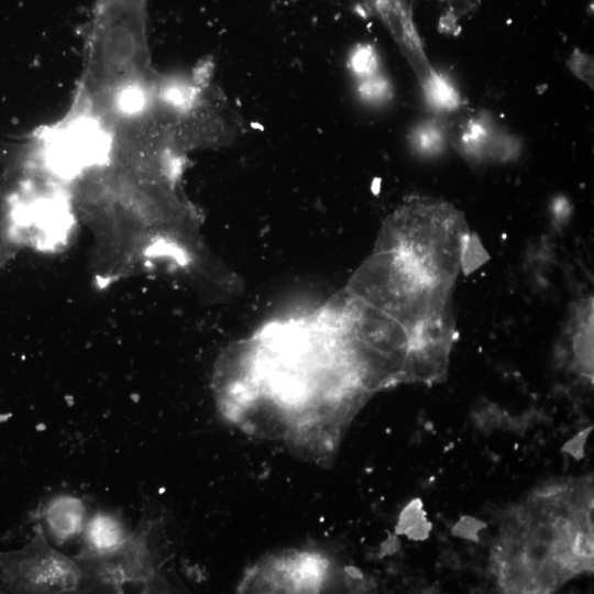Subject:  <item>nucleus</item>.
Instances as JSON below:
<instances>
[{"instance_id":"nucleus-1","label":"nucleus","mask_w":594,"mask_h":594,"mask_svg":"<svg viewBox=\"0 0 594 594\" xmlns=\"http://www.w3.org/2000/svg\"><path fill=\"white\" fill-rule=\"evenodd\" d=\"M146 0H97L82 97L86 110L108 122L146 90Z\"/></svg>"},{"instance_id":"nucleus-2","label":"nucleus","mask_w":594,"mask_h":594,"mask_svg":"<svg viewBox=\"0 0 594 594\" xmlns=\"http://www.w3.org/2000/svg\"><path fill=\"white\" fill-rule=\"evenodd\" d=\"M157 534L156 522L142 520L113 553L94 558L78 556L76 560L84 572L82 588L109 592H123L130 586L156 588L162 565L155 547Z\"/></svg>"},{"instance_id":"nucleus-3","label":"nucleus","mask_w":594,"mask_h":594,"mask_svg":"<svg viewBox=\"0 0 594 594\" xmlns=\"http://www.w3.org/2000/svg\"><path fill=\"white\" fill-rule=\"evenodd\" d=\"M0 569L11 587L24 592L72 593L82 588L79 562L53 548L41 527L23 549L0 554Z\"/></svg>"},{"instance_id":"nucleus-4","label":"nucleus","mask_w":594,"mask_h":594,"mask_svg":"<svg viewBox=\"0 0 594 594\" xmlns=\"http://www.w3.org/2000/svg\"><path fill=\"white\" fill-rule=\"evenodd\" d=\"M319 554L294 552L273 556L248 572L240 588L263 592H317L328 573Z\"/></svg>"},{"instance_id":"nucleus-5","label":"nucleus","mask_w":594,"mask_h":594,"mask_svg":"<svg viewBox=\"0 0 594 594\" xmlns=\"http://www.w3.org/2000/svg\"><path fill=\"white\" fill-rule=\"evenodd\" d=\"M129 535L118 516L107 512L96 513L86 521V548L79 556L94 558L111 554L127 541Z\"/></svg>"},{"instance_id":"nucleus-6","label":"nucleus","mask_w":594,"mask_h":594,"mask_svg":"<svg viewBox=\"0 0 594 594\" xmlns=\"http://www.w3.org/2000/svg\"><path fill=\"white\" fill-rule=\"evenodd\" d=\"M44 517L50 535L63 543L84 531L86 507L80 498L59 495L48 502Z\"/></svg>"},{"instance_id":"nucleus-7","label":"nucleus","mask_w":594,"mask_h":594,"mask_svg":"<svg viewBox=\"0 0 594 594\" xmlns=\"http://www.w3.org/2000/svg\"><path fill=\"white\" fill-rule=\"evenodd\" d=\"M424 518L422 505L420 499L409 503L400 514L396 530L398 534H406L420 519Z\"/></svg>"},{"instance_id":"nucleus-8","label":"nucleus","mask_w":594,"mask_h":594,"mask_svg":"<svg viewBox=\"0 0 594 594\" xmlns=\"http://www.w3.org/2000/svg\"><path fill=\"white\" fill-rule=\"evenodd\" d=\"M485 525L473 517H462L452 528V534L465 538L477 540L479 531L483 529Z\"/></svg>"},{"instance_id":"nucleus-9","label":"nucleus","mask_w":594,"mask_h":594,"mask_svg":"<svg viewBox=\"0 0 594 594\" xmlns=\"http://www.w3.org/2000/svg\"><path fill=\"white\" fill-rule=\"evenodd\" d=\"M354 68L360 73H369L374 68L375 58L369 48H361L353 58Z\"/></svg>"},{"instance_id":"nucleus-10","label":"nucleus","mask_w":594,"mask_h":594,"mask_svg":"<svg viewBox=\"0 0 594 594\" xmlns=\"http://www.w3.org/2000/svg\"><path fill=\"white\" fill-rule=\"evenodd\" d=\"M588 432L590 429L581 431L579 435H576L573 439H571L564 444L563 450L569 452L576 459H581L583 457V447L588 436Z\"/></svg>"},{"instance_id":"nucleus-11","label":"nucleus","mask_w":594,"mask_h":594,"mask_svg":"<svg viewBox=\"0 0 594 594\" xmlns=\"http://www.w3.org/2000/svg\"><path fill=\"white\" fill-rule=\"evenodd\" d=\"M430 528L431 524L422 518L406 535L411 539L421 540L428 537Z\"/></svg>"},{"instance_id":"nucleus-12","label":"nucleus","mask_w":594,"mask_h":594,"mask_svg":"<svg viewBox=\"0 0 594 594\" xmlns=\"http://www.w3.org/2000/svg\"><path fill=\"white\" fill-rule=\"evenodd\" d=\"M441 560L447 566L452 569H455L459 565L458 557L451 552H444L441 557Z\"/></svg>"}]
</instances>
